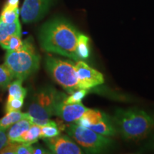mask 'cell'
Returning <instances> with one entry per match:
<instances>
[{"label": "cell", "instance_id": "12", "mask_svg": "<svg viewBox=\"0 0 154 154\" xmlns=\"http://www.w3.org/2000/svg\"><path fill=\"white\" fill-rule=\"evenodd\" d=\"M28 113H22L20 111H11L6 113L5 116L0 119V129L7 131L9 127L17 123V121L24 119H29Z\"/></svg>", "mask_w": 154, "mask_h": 154}, {"label": "cell", "instance_id": "10", "mask_svg": "<svg viewBox=\"0 0 154 154\" xmlns=\"http://www.w3.org/2000/svg\"><path fill=\"white\" fill-rule=\"evenodd\" d=\"M82 103H66L64 99L57 103L54 109V115L68 123H75L88 110Z\"/></svg>", "mask_w": 154, "mask_h": 154}, {"label": "cell", "instance_id": "11", "mask_svg": "<svg viewBox=\"0 0 154 154\" xmlns=\"http://www.w3.org/2000/svg\"><path fill=\"white\" fill-rule=\"evenodd\" d=\"M33 123L30 119H24L17 121L7 129V136L10 142H19L22 136L29 129Z\"/></svg>", "mask_w": 154, "mask_h": 154}, {"label": "cell", "instance_id": "23", "mask_svg": "<svg viewBox=\"0 0 154 154\" xmlns=\"http://www.w3.org/2000/svg\"><path fill=\"white\" fill-rule=\"evenodd\" d=\"M32 144H28L24 142H17L16 154H32Z\"/></svg>", "mask_w": 154, "mask_h": 154}, {"label": "cell", "instance_id": "19", "mask_svg": "<svg viewBox=\"0 0 154 154\" xmlns=\"http://www.w3.org/2000/svg\"><path fill=\"white\" fill-rule=\"evenodd\" d=\"M14 78V75L5 63L0 65V87L3 89L8 88Z\"/></svg>", "mask_w": 154, "mask_h": 154}, {"label": "cell", "instance_id": "8", "mask_svg": "<svg viewBox=\"0 0 154 154\" xmlns=\"http://www.w3.org/2000/svg\"><path fill=\"white\" fill-rule=\"evenodd\" d=\"M51 0H24L21 17L24 23L35 22L41 19L49 8Z\"/></svg>", "mask_w": 154, "mask_h": 154}, {"label": "cell", "instance_id": "1", "mask_svg": "<svg viewBox=\"0 0 154 154\" xmlns=\"http://www.w3.org/2000/svg\"><path fill=\"white\" fill-rule=\"evenodd\" d=\"M80 34L68 20L56 17L42 25L38 41L44 51L78 61L80 59L77 54V44Z\"/></svg>", "mask_w": 154, "mask_h": 154}, {"label": "cell", "instance_id": "4", "mask_svg": "<svg viewBox=\"0 0 154 154\" xmlns=\"http://www.w3.org/2000/svg\"><path fill=\"white\" fill-rule=\"evenodd\" d=\"M44 64L51 78L68 93L72 94L76 90L80 89L76 63L74 61L47 56L44 60Z\"/></svg>", "mask_w": 154, "mask_h": 154}, {"label": "cell", "instance_id": "20", "mask_svg": "<svg viewBox=\"0 0 154 154\" xmlns=\"http://www.w3.org/2000/svg\"><path fill=\"white\" fill-rule=\"evenodd\" d=\"M88 94V89H80L76 90V91L71 94L69 96H66L64 99V103H80L82 100L84 99Z\"/></svg>", "mask_w": 154, "mask_h": 154}, {"label": "cell", "instance_id": "2", "mask_svg": "<svg viewBox=\"0 0 154 154\" xmlns=\"http://www.w3.org/2000/svg\"><path fill=\"white\" fill-rule=\"evenodd\" d=\"M112 121L125 140L143 139L154 129L153 116L137 108L117 109Z\"/></svg>", "mask_w": 154, "mask_h": 154}, {"label": "cell", "instance_id": "7", "mask_svg": "<svg viewBox=\"0 0 154 154\" xmlns=\"http://www.w3.org/2000/svg\"><path fill=\"white\" fill-rule=\"evenodd\" d=\"M76 69L79 88L88 90L104 83L103 74L84 61H76Z\"/></svg>", "mask_w": 154, "mask_h": 154}, {"label": "cell", "instance_id": "21", "mask_svg": "<svg viewBox=\"0 0 154 154\" xmlns=\"http://www.w3.org/2000/svg\"><path fill=\"white\" fill-rule=\"evenodd\" d=\"M60 134V130L57 124L49 125V126H41V138H52Z\"/></svg>", "mask_w": 154, "mask_h": 154}, {"label": "cell", "instance_id": "13", "mask_svg": "<svg viewBox=\"0 0 154 154\" xmlns=\"http://www.w3.org/2000/svg\"><path fill=\"white\" fill-rule=\"evenodd\" d=\"M12 35H22V26L19 21L12 24L0 22V43Z\"/></svg>", "mask_w": 154, "mask_h": 154}, {"label": "cell", "instance_id": "9", "mask_svg": "<svg viewBox=\"0 0 154 154\" xmlns=\"http://www.w3.org/2000/svg\"><path fill=\"white\" fill-rule=\"evenodd\" d=\"M43 140L51 153L55 154H82L83 150L66 135L59 134L52 138H43Z\"/></svg>", "mask_w": 154, "mask_h": 154}, {"label": "cell", "instance_id": "22", "mask_svg": "<svg viewBox=\"0 0 154 154\" xmlns=\"http://www.w3.org/2000/svg\"><path fill=\"white\" fill-rule=\"evenodd\" d=\"M24 104V100L14 99L11 100H7L5 106L6 113L11 112V111H20Z\"/></svg>", "mask_w": 154, "mask_h": 154}, {"label": "cell", "instance_id": "5", "mask_svg": "<svg viewBox=\"0 0 154 154\" xmlns=\"http://www.w3.org/2000/svg\"><path fill=\"white\" fill-rule=\"evenodd\" d=\"M64 94L57 91L53 86L39 88L33 95L27 113L32 118L37 119H50L54 116L57 103L66 99Z\"/></svg>", "mask_w": 154, "mask_h": 154}, {"label": "cell", "instance_id": "6", "mask_svg": "<svg viewBox=\"0 0 154 154\" xmlns=\"http://www.w3.org/2000/svg\"><path fill=\"white\" fill-rule=\"evenodd\" d=\"M66 131L74 141L87 153H100L109 148L111 139L94 131L91 128L76 124L66 126Z\"/></svg>", "mask_w": 154, "mask_h": 154}, {"label": "cell", "instance_id": "16", "mask_svg": "<svg viewBox=\"0 0 154 154\" xmlns=\"http://www.w3.org/2000/svg\"><path fill=\"white\" fill-rule=\"evenodd\" d=\"M88 43H89V38L81 33L79 36L78 44H77V54L80 60L87 59L90 54Z\"/></svg>", "mask_w": 154, "mask_h": 154}, {"label": "cell", "instance_id": "15", "mask_svg": "<svg viewBox=\"0 0 154 154\" xmlns=\"http://www.w3.org/2000/svg\"><path fill=\"white\" fill-rule=\"evenodd\" d=\"M41 138V126L32 124L29 129L23 135L20 141L28 144H33L36 143L38 140Z\"/></svg>", "mask_w": 154, "mask_h": 154}, {"label": "cell", "instance_id": "25", "mask_svg": "<svg viewBox=\"0 0 154 154\" xmlns=\"http://www.w3.org/2000/svg\"><path fill=\"white\" fill-rule=\"evenodd\" d=\"M8 141L7 133H5V131L0 129V151L5 147Z\"/></svg>", "mask_w": 154, "mask_h": 154}, {"label": "cell", "instance_id": "3", "mask_svg": "<svg viewBox=\"0 0 154 154\" xmlns=\"http://www.w3.org/2000/svg\"><path fill=\"white\" fill-rule=\"evenodd\" d=\"M40 59L31 38H26L21 49L7 50L5 64L9 69L14 78L23 81L38 70Z\"/></svg>", "mask_w": 154, "mask_h": 154}, {"label": "cell", "instance_id": "14", "mask_svg": "<svg viewBox=\"0 0 154 154\" xmlns=\"http://www.w3.org/2000/svg\"><path fill=\"white\" fill-rule=\"evenodd\" d=\"M22 80L18 79L11 82L8 86L9 96L7 100H11L14 99L24 100L26 95V89L22 85Z\"/></svg>", "mask_w": 154, "mask_h": 154}, {"label": "cell", "instance_id": "24", "mask_svg": "<svg viewBox=\"0 0 154 154\" xmlns=\"http://www.w3.org/2000/svg\"><path fill=\"white\" fill-rule=\"evenodd\" d=\"M32 148H33V151H32V154H47L51 153V152L48 151L47 150L44 149L42 146L39 144H36L34 143L32 144Z\"/></svg>", "mask_w": 154, "mask_h": 154}, {"label": "cell", "instance_id": "18", "mask_svg": "<svg viewBox=\"0 0 154 154\" xmlns=\"http://www.w3.org/2000/svg\"><path fill=\"white\" fill-rule=\"evenodd\" d=\"M19 8L8 9L4 7L0 15V22L5 24H12L19 21Z\"/></svg>", "mask_w": 154, "mask_h": 154}, {"label": "cell", "instance_id": "17", "mask_svg": "<svg viewBox=\"0 0 154 154\" xmlns=\"http://www.w3.org/2000/svg\"><path fill=\"white\" fill-rule=\"evenodd\" d=\"M22 35H12L0 43V46L4 49L9 51H17L21 49L24 44V41L21 38Z\"/></svg>", "mask_w": 154, "mask_h": 154}]
</instances>
